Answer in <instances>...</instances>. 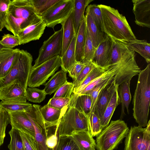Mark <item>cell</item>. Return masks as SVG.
Listing matches in <instances>:
<instances>
[{
  "instance_id": "obj_17",
  "label": "cell",
  "mask_w": 150,
  "mask_h": 150,
  "mask_svg": "<svg viewBox=\"0 0 150 150\" xmlns=\"http://www.w3.org/2000/svg\"><path fill=\"white\" fill-rule=\"evenodd\" d=\"M115 78V76L111 83L103 90L97 101L94 112L100 119L104 113L116 88Z\"/></svg>"
},
{
  "instance_id": "obj_38",
  "label": "cell",
  "mask_w": 150,
  "mask_h": 150,
  "mask_svg": "<svg viewBox=\"0 0 150 150\" xmlns=\"http://www.w3.org/2000/svg\"><path fill=\"white\" fill-rule=\"evenodd\" d=\"M114 77L110 78L100 83L93 89L90 94L92 103L90 113L94 112L96 104L101 92L111 83Z\"/></svg>"
},
{
  "instance_id": "obj_2",
  "label": "cell",
  "mask_w": 150,
  "mask_h": 150,
  "mask_svg": "<svg viewBox=\"0 0 150 150\" xmlns=\"http://www.w3.org/2000/svg\"><path fill=\"white\" fill-rule=\"evenodd\" d=\"M102 16L103 33L112 40L124 43L136 39L125 17L110 6L99 4Z\"/></svg>"
},
{
  "instance_id": "obj_27",
  "label": "cell",
  "mask_w": 150,
  "mask_h": 150,
  "mask_svg": "<svg viewBox=\"0 0 150 150\" xmlns=\"http://www.w3.org/2000/svg\"><path fill=\"white\" fill-rule=\"evenodd\" d=\"M131 51L136 52L145 59L148 64L150 62V44L146 40L135 39L125 43Z\"/></svg>"
},
{
  "instance_id": "obj_23",
  "label": "cell",
  "mask_w": 150,
  "mask_h": 150,
  "mask_svg": "<svg viewBox=\"0 0 150 150\" xmlns=\"http://www.w3.org/2000/svg\"><path fill=\"white\" fill-rule=\"evenodd\" d=\"M86 19L84 15L76 35L75 55L76 60L78 62H81L82 60L86 40Z\"/></svg>"
},
{
  "instance_id": "obj_52",
  "label": "cell",
  "mask_w": 150,
  "mask_h": 150,
  "mask_svg": "<svg viewBox=\"0 0 150 150\" xmlns=\"http://www.w3.org/2000/svg\"><path fill=\"white\" fill-rule=\"evenodd\" d=\"M4 27V25L0 23V31L2 30Z\"/></svg>"
},
{
  "instance_id": "obj_26",
  "label": "cell",
  "mask_w": 150,
  "mask_h": 150,
  "mask_svg": "<svg viewBox=\"0 0 150 150\" xmlns=\"http://www.w3.org/2000/svg\"><path fill=\"white\" fill-rule=\"evenodd\" d=\"M66 72L61 69L54 74L44 85L47 95L55 92L61 86L67 82Z\"/></svg>"
},
{
  "instance_id": "obj_16",
  "label": "cell",
  "mask_w": 150,
  "mask_h": 150,
  "mask_svg": "<svg viewBox=\"0 0 150 150\" xmlns=\"http://www.w3.org/2000/svg\"><path fill=\"white\" fill-rule=\"evenodd\" d=\"M20 50L7 48L0 51V79L9 73Z\"/></svg>"
},
{
  "instance_id": "obj_14",
  "label": "cell",
  "mask_w": 150,
  "mask_h": 150,
  "mask_svg": "<svg viewBox=\"0 0 150 150\" xmlns=\"http://www.w3.org/2000/svg\"><path fill=\"white\" fill-rule=\"evenodd\" d=\"M133 11L137 25L150 28V0H133Z\"/></svg>"
},
{
  "instance_id": "obj_29",
  "label": "cell",
  "mask_w": 150,
  "mask_h": 150,
  "mask_svg": "<svg viewBox=\"0 0 150 150\" xmlns=\"http://www.w3.org/2000/svg\"><path fill=\"white\" fill-rule=\"evenodd\" d=\"M92 0H74V20L75 33L76 34L86 7Z\"/></svg>"
},
{
  "instance_id": "obj_45",
  "label": "cell",
  "mask_w": 150,
  "mask_h": 150,
  "mask_svg": "<svg viewBox=\"0 0 150 150\" xmlns=\"http://www.w3.org/2000/svg\"><path fill=\"white\" fill-rule=\"evenodd\" d=\"M74 88V85L73 83L67 81L55 92L53 97L70 98Z\"/></svg>"
},
{
  "instance_id": "obj_11",
  "label": "cell",
  "mask_w": 150,
  "mask_h": 150,
  "mask_svg": "<svg viewBox=\"0 0 150 150\" xmlns=\"http://www.w3.org/2000/svg\"><path fill=\"white\" fill-rule=\"evenodd\" d=\"M46 24L41 16L20 31L18 35L19 45L39 40L44 33Z\"/></svg>"
},
{
  "instance_id": "obj_15",
  "label": "cell",
  "mask_w": 150,
  "mask_h": 150,
  "mask_svg": "<svg viewBox=\"0 0 150 150\" xmlns=\"http://www.w3.org/2000/svg\"><path fill=\"white\" fill-rule=\"evenodd\" d=\"M8 113L12 128L28 133L34 137V127L25 112L18 111Z\"/></svg>"
},
{
  "instance_id": "obj_1",
  "label": "cell",
  "mask_w": 150,
  "mask_h": 150,
  "mask_svg": "<svg viewBox=\"0 0 150 150\" xmlns=\"http://www.w3.org/2000/svg\"><path fill=\"white\" fill-rule=\"evenodd\" d=\"M40 16L36 12L30 0H11L4 26L18 37L20 31Z\"/></svg>"
},
{
  "instance_id": "obj_53",
  "label": "cell",
  "mask_w": 150,
  "mask_h": 150,
  "mask_svg": "<svg viewBox=\"0 0 150 150\" xmlns=\"http://www.w3.org/2000/svg\"><path fill=\"white\" fill-rule=\"evenodd\" d=\"M146 150H150V145H149Z\"/></svg>"
},
{
  "instance_id": "obj_3",
  "label": "cell",
  "mask_w": 150,
  "mask_h": 150,
  "mask_svg": "<svg viewBox=\"0 0 150 150\" xmlns=\"http://www.w3.org/2000/svg\"><path fill=\"white\" fill-rule=\"evenodd\" d=\"M132 101L133 115L138 126L146 127L150 103V64L139 73Z\"/></svg>"
},
{
  "instance_id": "obj_8",
  "label": "cell",
  "mask_w": 150,
  "mask_h": 150,
  "mask_svg": "<svg viewBox=\"0 0 150 150\" xmlns=\"http://www.w3.org/2000/svg\"><path fill=\"white\" fill-rule=\"evenodd\" d=\"M74 0H59L40 16L46 27L54 29L55 26L62 24L73 10Z\"/></svg>"
},
{
  "instance_id": "obj_13",
  "label": "cell",
  "mask_w": 150,
  "mask_h": 150,
  "mask_svg": "<svg viewBox=\"0 0 150 150\" xmlns=\"http://www.w3.org/2000/svg\"><path fill=\"white\" fill-rule=\"evenodd\" d=\"M25 91L16 80L0 88V100L4 101L26 102Z\"/></svg>"
},
{
  "instance_id": "obj_24",
  "label": "cell",
  "mask_w": 150,
  "mask_h": 150,
  "mask_svg": "<svg viewBox=\"0 0 150 150\" xmlns=\"http://www.w3.org/2000/svg\"><path fill=\"white\" fill-rule=\"evenodd\" d=\"M118 87L116 85V88L105 112L100 118L102 130L108 125L116 108L121 103L118 94Z\"/></svg>"
},
{
  "instance_id": "obj_19",
  "label": "cell",
  "mask_w": 150,
  "mask_h": 150,
  "mask_svg": "<svg viewBox=\"0 0 150 150\" xmlns=\"http://www.w3.org/2000/svg\"><path fill=\"white\" fill-rule=\"evenodd\" d=\"M73 9L67 19L61 24L62 28V47L61 55L65 52L71 43L75 33L74 20Z\"/></svg>"
},
{
  "instance_id": "obj_32",
  "label": "cell",
  "mask_w": 150,
  "mask_h": 150,
  "mask_svg": "<svg viewBox=\"0 0 150 150\" xmlns=\"http://www.w3.org/2000/svg\"><path fill=\"white\" fill-rule=\"evenodd\" d=\"M75 107L79 111L88 115L91 112V100L90 95L76 94Z\"/></svg>"
},
{
  "instance_id": "obj_18",
  "label": "cell",
  "mask_w": 150,
  "mask_h": 150,
  "mask_svg": "<svg viewBox=\"0 0 150 150\" xmlns=\"http://www.w3.org/2000/svg\"><path fill=\"white\" fill-rule=\"evenodd\" d=\"M68 137L75 143L79 150H95V140L88 132H74Z\"/></svg>"
},
{
  "instance_id": "obj_10",
  "label": "cell",
  "mask_w": 150,
  "mask_h": 150,
  "mask_svg": "<svg viewBox=\"0 0 150 150\" xmlns=\"http://www.w3.org/2000/svg\"><path fill=\"white\" fill-rule=\"evenodd\" d=\"M145 128L130 127L125 137L124 150H146L150 145V120Z\"/></svg>"
},
{
  "instance_id": "obj_40",
  "label": "cell",
  "mask_w": 150,
  "mask_h": 150,
  "mask_svg": "<svg viewBox=\"0 0 150 150\" xmlns=\"http://www.w3.org/2000/svg\"><path fill=\"white\" fill-rule=\"evenodd\" d=\"M11 123L9 113L0 107V146L3 144L7 125Z\"/></svg>"
},
{
  "instance_id": "obj_21",
  "label": "cell",
  "mask_w": 150,
  "mask_h": 150,
  "mask_svg": "<svg viewBox=\"0 0 150 150\" xmlns=\"http://www.w3.org/2000/svg\"><path fill=\"white\" fill-rule=\"evenodd\" d=\"M31 107L25 112L34 127V137L36 142L38 150H49L46 144L47 137L42 128L36 119Z\"/></svg>"
},
{
  "instance_id": "obj_37",
  "label": "cell",
  "mask_w": 150,
  "mask_h": 150,
  "mask_svg": "<svg viewBox=\"0 0 150 150\" xmlns=\"http://www.w3.org/2000/svg\"><path fill=\"white\" fill-rule=\"evenodd\" d=\"M87 117L90 133L93 137H97L102 130L100 119L94 112L90 113Z\"/></svg>"
},
{
  "instance_id": "obj_5",
  "label": "cell",
  "mask_w": 150,
  "mask_h": 150,
  "mask_svg": "<svg viewBox=\"0 0 150 150\" xmlns=\"http://www.w3.org/2000/svg\"><path fill=\"white\" fill-rule=\"evenodd\" d=\"M129 129L124 121L120 119L111 121L97 136V150H113L117 148L127 135Z\"/></svg>"
},
{
  "instance_id": "obj_22",
  "label": "cell",
  "mask_w": 150,
  "mask_h": 150,
  "mask_svg": "<svg viewBox=\"0 0 150 150\" xmlns=\"http://www.w3.org/2000/svg\"><path fill=\"white\" fill-rule=\"evenodd\" d=\"M40 111L48 129L55 127L61 117L62 110L50 107L46 105L40 108Z\"/></svg>"
},
{
  "instance_id": "obj_36",
  "label": "cell",
  "mask_w": 150,
  "mask_h": 150,
  "mask_svg": "<svg viewBox=\"0 0 150 150\" xmlns=\"http://www.w3.org/2000/svg\"><path fill=\"white\" fill-rule=\"evenodd\" d=\"M107 68L104 69L97 67L94 68L86 76L78 88L73 91V93L75 94L79 95L92 81L103 73Z\"/></svg>"
},
{
  "instance_id": "obj_46",
  "label": "cell",
  "mask_w": 150,
  "mask_h": 150,
  "mask_svg": "<svg viewBox=\"0 0 150 150\" xmlns=\"http://www.w3.org/2000/svg\"><path fill=\"white\" fill-rule=\"evenodd\" d=\"M70 100V98L52 97L50 99L46 105L49 106L62 110L69 105Z\"/></svg>"
},
{
  "instance_id": "obj_51",
  "label": "cell",
  "mask_w": 150,
  "mask_h": 150,
  "mask_svg": "<svg viewBox=\"0 0 150 150\" xmlns=\"http://www.w3.org/2000/svg\"><path fill=\"white\" fill-rule=\"evenodd\" d=\"M5 48H7L4 46H3V45H2L0 43V51L3 49H5Z\"/></svg>"
},
{
  "instance_id": "obj_49",
  "label": "cell",
  "mask_w": 150,
  "mask_h": 150,
  "mask_svg": "<svg viewBox=\"0 0 150 150\" xmlns=\"http://www.w3.org/2000/svg\"><path fill=\"white\" fill-rule=\"evenodd\" d=\"M86 64L77 62L68 72L69 76L72 78L73 81L77 77Z\"/></svg>"
},
{
  "instance_id": "obj_30",
  "label": "cell",
  "mask_w": 150,
  "mask_h": 150,
  "mask_svg": "<svg viewBox=\"0 0 150 150\" xmlns=\"http://www.w3.org/2000/svg\"><path fill=\"white\" fill-rule=\"evenodd\" d=\"M112 40L113 44L109 65L117 63L130 50L128 48L125 43L118 41Z\"/></svg>"
},
{
  "instance_id": "obj_12",
  "label": "cell",
  "mask_w": 150,
  "mask_h": 150,
  "mask_svg": "<svg viewBox=\"0 0 150 150\" xmlns=\"http://www.w3.org/2000/svg\"><path fill=\"white\" fill-rule=\"evenodd\" d=\"M112 40L108 35L96 48L92 62L98 67L105 69L109 65Z\"/></svg>"
},
{
  "instance_id": "obj_7",
  "label": "cell",
  "mask_w": 150,
  "mask_h": 150,
  "mask_svg": "<svg viewBox=\"0 0 150 150\" xmlns=\"http://www.w3.org/2000/svg\"><path fill=\"white\" fill-rule=\"evenodd\" d=\"M61 66L59 55L55 57L39 66L32 67L28 82L29 87H37L44 85Z\"/></svg>"
},
{
  "instance_id": "obj_54",
  "label": "cell",
  "mask_w": 150,
  "mask_h": 150,
  "mask_svg": "<svg viewBox=\"0 0 150 150\" xmlns=\"http://www.w3.org/2000/svg\"></svg>"
},
{
  "instance_id": "obj_43",
  "label": "cell",
  "mask_w": 150,
  "mask_h": 150,
  "mask_svg": "<svg viewBox=\"0 0 150 150\" xmlns=\"http://www.w3.org/2000/svg\"><path fill=\"white\" fill-rule=\"evenodd\" d=\"M53 150H79L75 143L68 137L59 138L57 145Z\"/></svg>"
},
{
  "instance_id": "obj_6",
  "label": "cell",
  "mask_w": 150,
  "mask_h": 150,
  "mask_svg": "<svg viewBox=\"0 0 150 150\" xmlns=\"http://www.w3.org/2000/svg\"><path fill=\"white\" fill-rule=\"evenodd\" d=\"M33 58L31 54L26 50H20L8 74L0 79V88L6 86L16 80L25 90L32 67Z\"/></svg>"
},
{
  "instance_id": "obj_20",
  "label": "cell",
  "mask_w": 150,
  "mask_h": 150,
  "mask_svg": "<svg viewBox=\"0 0 150 150\" xmlns=\"http://www.w3.org/2000/svg\"><path fill=\"white\" fill-rule=\"evenodd\" d=\"M87 29L93 45L96 48L104 40L105 35L96 25L88 10L85 15Z\"/></svg>"
},
{
  "instance_id": "obj_28",
  "label": "cell",
  "mask_w": 150,
  "mask_h": 150,
  "mask_svg": "<svg viewBox=\"0 0 150 150\" xmlns=\"http://www.w3.org/2000/svg\"><path fill=\"white\" fill-rule=\"evenodd\" d=\"M131 80L126 81L119 85L117 91L119 97L122 105V108L120 120L122 119L125 115V108L128 114L129 113V106L131 100V95L130 92V84Z\"/></svg>"
},
{
  "instance_id": "obj_41",
  "label": "cell",
  "mask_w": 150,
  "mask_h": 150,
  "mask_svg": "<svg viewBox=\"0 0 150 150\" xmlns=\"http://www.w3.org/2000/svg\"><path fill=\"white\" fill-rule=\"evenodd\" d=\"M97 67L92 62H90L86 64L81 73L72 82L74 85L73 91L76 90L90 73Z\"/></svg>"
},
{
  "instance_id": "obj_33",
  "label": "cell",
  "mask_w": 150,
  "mask_h": 150,
  "mask_svg": "<svg viewBox=\"0 0 150 150\" xmlns=\"http://www.w3.org/2000/svg\"><path fill=\"white\" fill-rule=\"evenodd\" d=\"M96 50V48L93 45L86 28L85 44L81 62L87 64L90 62H92Z\"/></svg>"
},
{
  "instance_id": "obj_25",
  "label": "cell",
  "mask_w": 150,
  "mask_h": 150,
  "mask_svg": "<svg viewBox=\"0 0 150 150\" xmlns=\"http://www.w3.org/2000/svg\"><path fill=\"white\" fill-rule=\"evenodd\" d=\"M76 35L73 38L64 53L60 56L62 69L67 72H68L77 62L76 60L75 55Z\"/></svg>"
},
{
  "instance_id": "obj_9",
  "label": "cell",
  "mask_w": 150,
  "mask_h": 150,
  "mask_svg": "<svg viewBox=\"0 0 150 150\" xmlns=\"http://www.w3.org/2000/svg\"><path fill=\"white\" fill-rule=\"evenodd\" d=\"M62 27L44 41L32 67H36L58 55L61 56L62 47Z\"/></svg>"
},
{
  "instance_id": "obj_48",
  "label": "cell",
  "mask_w": 150,
  "mask_h": 150,
  "mask_svg": "<svg viewBox=\"0 0 150 150\" xmlns=\"http://www.w3.org/2000/svg\"><path fill=\"white\" fill-rule=\"evenodd\" d=\"M57 131V127L56 126L54 134L48 135L46 138V144L49 150H53L57 145L59 139Z\"/></svg>"
},
{
  "instance_id": "obj_42",
  "label": "cell",
  "mask_w": 150,
  "mask_h": 150,
  "mask_svg": "<svg viewBox=\"0 0 150 150\" xmlns=\"http://www.w3.org/2000/svg\"><path fill=\"white\" fill-rule=\"evenodd\" d=\"M86 8L89 11L98 26L103 33L102 12L98 5L90 4L87 6Z\"/></svg>"
},
{
  "instance_id": "obj_44",
  "label": "cell",
  "mask_w": 150,
  "mask_h": 150,
  "mask_svg": "<svg viewBox=\"0 0 150 150\" xmlns=\"http://www.w3.org/2000/svg\"><path fill=\"white\" fill-rule=\"evenodd\" d=\"M20 132L25 150H38L34 137L28 133Z\"/></svg>"
},
{
  "instance_id": "obj_50",
  "label": "cell",
  "mask_w": 150,
  "mask_h": 150,
  "mask_svg": "<svg viewBox=\"0 0 150 150\" xmlns=\"http://www.w3.org/2000/svg\"><path fill=\"white\" fill-rule=\"evenodd\" d=\"M10 1L0 0V23L3 25Z\"/></svg>"
},
{
  "instance_id": "obj_39",
  "label": "cell",
  "mask_w": 150,
  "mask_h": 150,
  "mask_svg": "<svg viewBox=\"0 0 150 150\" xmlns=\"http://www.w3.org/2000/svg\"><path fill=\"white\" fill-rule=\"evenodd\" d=\"M59 0H30L36 12L40 16Z\"/></svg>"
},
{
  "instance_id": "obj_4",
  "label": "cell",
  "mask_w": 150,
  "mask_h": 150,
  "mask_svg": "<svg viewBox=\"0 0 150 150\" xmlns=\"http://www.w3.org/2000/svg\"><path fill=\"white\" fill-rule=\"evenodd\" d=\"M76 95L72 93L69 105L62 110L61 117L56 126L59 138L68 137L76 132L90 133L87 115L74 107Z\"/></svg>"
},
{
  "instance_id": "obj_47",
  "label": "cell",
  "mask_w": 150,
  "mask_h": 150,
  "mask_svg": "<svg viewBox=\"0 0 150 150\" xmlns=\"http://www.w3.org/2000/svg\"><path fill=\"white\" fill-rule=\"evenodd\" d=\"M0 43L6 48L12 49L19 45V41L18 37L8 34L3 36Z\"/></svg>"
},
{
  "instance_id": "obj_35",
  "label": "cell",
  "mask_w": 150,
  "mask_h": 150,
  "mask_svg": "<svg viewBox=\"0 0 150 150\" xmlns=\"http://www.w3.org/2000/svg\"><path fill=\"white\" fill-rule=\"evenodd\" d=\"M10 137V144L8 145L9 150H25L20 132L12 128L8 132Z\"/></svg>"
},
{
  "instance_id": "obj_31",
  "label": "cell",
  "mask_w": 150,
  "mask_h": 150,
  "mask_svg": "<svg viewBox=\"0 0 150 150\" xmlns=\"http://www.w3.org/2000/svg\"><path fill=\"white\" fill-rule=\"evenodd\" d=\"M32 105L28 103L14 101H4L0 103V107L8 113L18 112H25L30 108Z\"/></svg>"
},
{
  "instance_id": "obj_34",
  "label": "cell",
  "mask_w": 150,
  "mask_h": 150,
  "mask_svg": "<svg viewBox=\"0 0 150 150\" xmlns=\"http://www.w3.org/2000/svg\"><path fill=\"white\" fill-rule=\"evenodd\" d=\"M46 95L44 89L40 90L35 87H29L26 90V99L33 103H41L44 100Z\"/></svg>"
}]
</instances>
